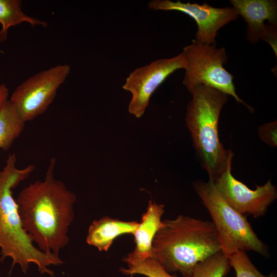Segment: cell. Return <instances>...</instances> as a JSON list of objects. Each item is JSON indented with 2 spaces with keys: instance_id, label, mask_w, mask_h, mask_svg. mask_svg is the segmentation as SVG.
Here are the masks:
<instances>
[{
  "instance_id": "cell-1",
  "label": "cell",
  "mask_w": 277,
  "mask_h": 277,
  "mask_svg": "<svg viewBox=\"0 0 277 277\" xmlns=\"http://www.w3.org/2000/svg\"><path fill=\"white\" fill-rule=\"evenodd\" d=\"M56 159L51 158L43 181L23 189L15 201L22 226L38 249L58 255L69 243L76 195L54 177Z\"/></svg>"
},
{
  "instance_id": "cell-2",
  "label": "cell",
  "mask_w": 277,
  "mask_h": 277,
  "mask_svg": "<svg viewBox=\"0 0 277 277\" xmlns=\"http://www.w3.org/2000/svg\"><path fill=\"white\" fill-rule=\"evenodd\" d=\"M15 153L10 154L6 165L0 168V262L7 257L12 259L11 269L19 264L26 273L30 263L38 267L41 273H48L53 277L54 272L48 267L64 263L58 255L47 253L35 247L30 236L24 230L14 199L12 190L27 179L34 170V164L23 169L16 166Z\"/></svg>"
},
{
  "instance_id": "cell-3",
  "label": "cell",
  "mask_w": 277,
  "mask_h": 277,
  "mask_svg": "<svg viewBox=\"0 0 277 277\" xmlns=\"http://www.w3.org/2000/svg\"><path fill=\"white\" fill-rule=\"evenodd\" d=\"M221 250L211 221L180 215L162 221L153 240L152 256L168 272L186 276L197 263Z\"/></svg>"
},
{
  "instance_id": "cell-4",
  "label": "cell",
  "mask_w": 277,
  "mask_h": 277,
  "mask_svg": "<svg viewBox=\"0 0 277 277\" xmlns=\"http://www.w3.org/2000/svg\"><path fill=\"white\" fill-rule=\"evenodd\" d=\"M192 99L185 117L193 144L209 180L213 182L232 162L233 153L226 149L219 135V120L228 95L204 85L189 91Z\"/></svg>"
},
{
  "instance_id": "cell-5",
  "label": "cell",
  "mask_w": 277,
  "mask_h": 277,
  "mask_svg": "<svg viewBox=\"0 0 277 277\" xmlns=\"http://www.w3.org/2000/svg\"><path fill=\"white\" fill-rule=\"evenodd\" d=\"M193 187L211 216L222 251L227 257L238 251L269 256L267 246L256 235L246 216L230 206L212 182L196 181Z\"/></svg>"
},
{
  "instance_id": "cell-6",
  "label": "cell",
  "mask_w": 277,
  "mask_h": 277,
  "mask_svg": "<svg viewBox=\"0 0 277 277\" xmlns=\"http://www.w3.org/2000/svg\"><path fill=\"white\" fill-rule=\"evenodd\" d=\"M182 53L185 70L183 83L188 91L195 86L204 85L232 96L250 111L253 110L237 95L233 76L223 67L228 60L225 48L193 40L191 44L183 48Z\"/></svg>"
},
{
  "instance_id": "cell-7",
  "label": "cell",
  "mask_w": 277,
  "mask_h": 277,
  "mask_svg": "<svg viewBox=\"0 0 277 277\" xmlns=\"http://www.w3.org/2000/svg\"><path fill=\"white\" fill-rule=\"evenodd\" d=\"M70 71L68 64H59L34 74L16 88L10 100L25 123L47 110Z\"/></svg>"
},
{
  "instance_id": "cell-8",
  "label": "cell",
  "mask_w": 277,
  "mask_h": 277,
  "mask_svg": "<svg viewBox=\"0 0 277 277\" xmlns=\"http://www.w3.org/2000/svg\"><path fill=\"white\" fill-rule=\"evenodd\" d=\"M184 68L185 60L181 52L172 58L154 61L132 71L123 86L124 90L132 94L128 106L129 113L141 117L158 87L175 71Z\"/></svg>"
},
{
  "instance_id": "cell-9",
  "label": "cell",
  "mask_w": 277,
  "mask_h": 277,
  "mask_svg": "<svg viewBox=\"0 0 277 277\" xmlns=\"http://www.w3.org/2000/svg\"><path fill=\"white\" fill-rule=\"evenodd\" d=\"M231 164L213 182L215 188L230 206L242 214L254 218L264 216L277 197L275 187L269 180L263 185H256L255 190L250 189L232 175Z\"/></svg>"
},
{
  "instance_id": "cell-10",
  "label": "cell",
  "mask_w": 277,
  "mask_h": 277,
  "mask_svg": "<svg viewBox=\"0 0 277 277\" xmlns=\"http://www.w3.org/2000/svg\"><path fill=\"white\" fill-rule=\"evenodd\" d=\"M148 6L154 10L177 11L190 16L197 24L195 40L209 45L216 44L215 38L218 30L239 16L233 7L215 8L206 3L199 5L180 1L153 0L149 3Z\"/></svg>"
},
{
  "instance_id": "cell-11",
  "label": "cell",
  "mask_w": 277,
  "mask_h": 277,
  "mask_svg": "<svg viewBox=\"0 0 277 277\" xmlns=\"http://www.w3.org/2000/svg\"><path fill=\"white\" fill-rule=\"evenodd\" d=\"M230 3L247 24V39L252 43L260 39L265 41L270 45L276 55V1L231 0Z\"/></svg>"
},
{
  "instance_id": "cell-12",
  "label": "cell",
  "mask_w": 277,
  "mask_h": 277,
  "mask_svg": "<svg viewBox=\"0 0 277 277\" xmlns=\"http://www.w3.org/2000/svg\"><path fill=\"white\" fill-rule=\"evenodd\" d=\"M165 206L150 200L141 222L132 235L135 246L125 258L131 260H143L152 256L154 238L162 226V216Z\"/></svg>"
},
{
  "instance_id": "cell-13",
  "label": "cell",
  "mask_w": 277,
  "mask_h": 277,
  "mask_svg": "<svg viewBox=\"0 0 277 277\" xmlns=\"http://www.w3.org/2000/svg\"><path fill=\"white\" fill-rule=\"evenodd\" d=\"M138 224L136 221H124L103 216L93 221L90 225L86 242L100 251H107L116 238L123 234H132Z\"/></svg>"
},
{
  "instance_id": "cell-14",
  "label": "cell",
  "mask_w": 277,
  "mask_h": 277,
  "mask_svg": "<svg viewBox=\"0 0 277 277\" xmlns=\"http://www.w3.org/2000/svg\"><path fill=\"white\" fill-rule=\"evenodd\" d=\"M22 2L20 0H0V42L7 39L9 29L23 22L30 24L32 27L42 26L46 27L48 23L30 16L22 9Z\"/></svg>"
},
{
  "instance_id": "cell-15",
  "label": "cell",
  "mask_w": 277,
  "mask_h": 277,
  "mask_svg": "<svg viewBox=\"0 0 277 277\" xmlns=\"http://www.w3.org/2000/svg\"><path fill=\"white\" fill-rule=\"evenodd\" d=\"M25 122L8 100L0 111V149L7 151L23 132Z\"/></svg>"
},
{
  "instance_id": "cell-16",
  "label": "cell",
  "mask_w": 277,
  "mask_h": 277,
  "mask_svg": "<svg viewBox=\"0 0 277 277\" xmlns=\"http://www.w3.org/2000/svg\"><path fill=\"white\" fill-rule=\"evenodd\" d=\"M230 268L228 257L221 250L197 263L191 277H224Z\"/></svg>"
},
{
  "instance_id": "cell-17",
  "label": "cell",
  "mask_w": 277,
  "mask_h": 277,
  "mask_svg": "<svg viewBox=\"0 0 277 277\" xmlns=\"http://www.w3.org/2000/svg\"><path fill=\"white\" fill-rule=\"evenodd\" d=\"M128 266L127 268L121 267L120 271L127 275L141 274L147 277H177L170 274L152 256L143 260H136L123 258ZM183 277H191L186 276Z\"/></svg>"
},
{
  "instance_id": "cell-18",
  "label": "cell",
  "mask_w": 277,
  "mask_h": 277,
  "mask_svg": "<svg viewBox=\"0 0 277 277\" xmlns=\"http://www.w3.org/2000/svg\"><path fill=\"white\" fill-rule=\"evenodd\" d=\"M228 258L229 265L234 269L236 277H276L275 274L271 273L268 275L262 274L245 251H238Z\"/></svg>"
},
{
  "instance_id": "cell-19",
  "label": "cell",
  "mask_w": 277,
  "mask_h": 277,
  "mask_svg": "<svg viewBox=\"0 0 277 277\" xmlns=\"http://www.w3.org/2000/svg\"><path fill=\"white\" fill-rule=\"evenodd\" d=\"M259 137L264 142L272 147L276 146V122H272L259 128Z\"/></svg>"
},
{
  "instance_id": "cell-20",
  "label": "cell",
  "mask_w": 277,
  "mask_h": 277,
  "mask_svg": "<svg viewBox=\"0 0 277 277\" xmlns=\"http://www.w3.org/2000/svg\"><path fill=\"white\" fill-rule=\"evenodd\" d=\"M9 89L5 84H0V111L8 100Z\"/></svg>"
}]
</instances>
